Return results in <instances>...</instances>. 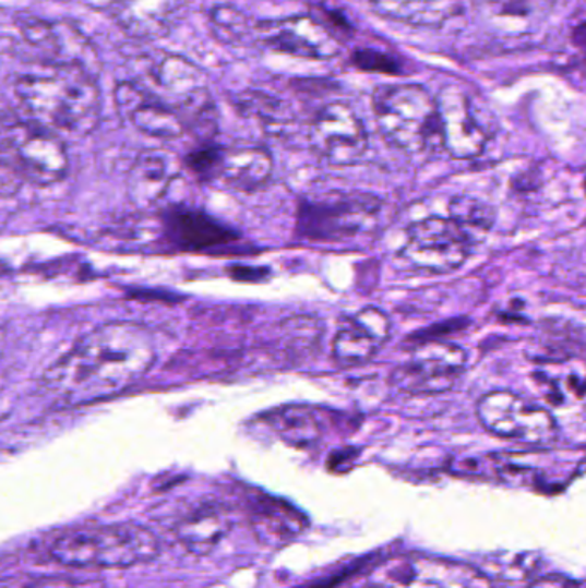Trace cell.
I'll return each instance as SVG.
<instances>
[{"label":"cell","mask_w":586,"mask_h":588,"mask_svg":"<svg viewBox=\"0 0 586 588\" xmlns=\"http://www.w3.org/2000/svg\"><path fill=\"white\" fill-rule=\"evenodd\" d=\"M391 333L393 322L387 313L367 307L343 322L332 341V357L340 367L364 365L376 357Z\"/></svg>","instance_id":"cell-17"},{"label":"cell","mask_w":586,"mask_h":588,"mask_svg":"<svg viewBox=\"0 0 586 588\" xmlns=\"http://www.w3.org/2000/svg\"><path fill=\"white\" fill-rule=\"evenodd\" d=\"M475 235L453 216H430L415 220L406 231L400 255L421 273H456L469 259Z\"/></svg>","instance_id":"cell-9"},{"label":"cell","mask_w":586,"mask_h":588,"mask_svg":"<svg viewBox=\"0 0 586 588\" xmlns=\"http://www.w3.org/2000/svg\"><path fill=\"white\" fill-rule=\"evenodd\" d=\"M356 588H492L468 564L432 557H394L372 569Z\"/></svg>","instance_id":"cell-11"},{"label":"cell","mask_w":586,"mask_h":588,"mask_svg":"<svg viewBox=\"0 0 586 588\" xmlns=\"http://www.w3.org/2000/svg\"><path fill=\"white\" fill-rule=\"evenodd\" d=\"M250 519L260 542L271 548L286 545L308 527L303 513L274 497H260L251 507Z\"/></svg>","instance_id":"cell-23"},{"label":"cell","mask_w":586,"mask_h":588,"mask_svg":"<svg viewBox=\"0 0 586 588\" xmlns=\"http://www.w3.org/2000/svg\"><path fill=\"white\" fill-rule=\"evenodd\" d=\"M113 100L119 115L151 139L178 140L187 133V121L175 107L167 106L131 80L116 86Z\"/></svg>","instance_id":"cell-16"},{"label":"cell","mask_w":586,"mask_h":588,"mask_svg":"<svg viewBox=\"0 0 586 588\" xmlns=\"http://www.w3.org/2000/svg\"><path fill=\"white\" fill-rule=\"evenodd\" d=\"M160 540L134 521L76 528L57 537L50 556L69 568L124 569L154 561Z\"/></svg>","instance_id":"cell-3"},{"label":"cell","mask_w":586,"mask_h":588,"mask_svg":"<svg viewBox=\"0 0 586 588\" xmlns=\"http://www.w3.org/2000/svg\"><path fill=\"white\" fill-rule=\"evenodd\" d=\"M2 154L5 166L37 187H52L68 175L69 155L56 131L37 122L4 121Z\"/></svg>","instance_id":"cell-8"},{"label":"cell","mask_w":586,"mask_h":588,"mask_svg":"<svg viewBox=\"0 0 586 588\" xmlns=\"http://www.w3.org/2000/svg\"><path fill=\"white\" fill-rule=\"evenodd\" d=\"M274 158L262 145L223 146L217 178L227 187L243 193H253L271 181Z\"/></svg>","instance_id":"cell-21"},{"label":"cell","mask_w":586,"mask_h":588,"mask_svg":"<svg viewBox=\"0 0 586 588\" xmlns=\"http://www.w3.org/2000/svg\"><path fill=\"white\" fill-rule=\"evenodd\" d=\"M528 588H574V584L564 576L550 575L538 578Z\"/></svg>","instance_id":"cell-32"},{"label":"cell","mask_w":586,"mask_h":588,"mask_svg":"<svg viewBox=\"0 0 586 588\" xmlns=\"http://www.w3.org/2000/svg\"><path fill=\"white\" fill-rule=\"evenodd\" d=\"M164 226L167 241L181 252H217L238 241V235L223 223L205 212L182 205L167 211Z\"/></svg>","instance_id":"cell-18"},{"label":"cell","mask_w":586,"mask_h":588,"mask_svg":"<svg viewBox=\"0 0 586 588\" xmlns=\"http://www.w3.org/2000/svg\"><path fill=\"white\" fill-rule=\"evenodd\" d=\"M182 0H112L109 14L113 23L134 40L152 41L175 29Z\"/></svg>","instance_id":"cell-19"},{"label":"cell","mask_w":586,"mask_h":588,"mask_svg":"<svg viewBox=\"0 0 586 588\" xmlns=\"http://www.w3.org/2000/svg\"><path fill=\"white\" fill-rule=\"evenodd\" d=\"M157 360L154 337L136 322H107L74 343L41 377L65 406L101 401L142 381Z\"/></svg>","instance_id":"cell-1"},{"label":"cell","mask_w":586,"mask_h":588,"mask_svg":"<svg viewBox=\"0 0 586 588\" xmlns=\"http://www.w3.org/2000/svg\"><path fill=\"white\" fill-rule=\"evenodd\" d=\"M468 367V353L451 341L429 339L412 349L411 357L394 369L393 384L411 396L450 393Z\"/></svg>","instance_id":"cell-10"},{"label":"cell","mask_w":586,"mask_h":588,"mask_svg":"<svg viewBox=\"0 0 586 588\" xmlns=\"http://www.w3.org/2000/svg\"><path fill=\"white\" fill-rule=\"evenodd\" d=\"M439 130L445 151L457 160L480 157L489 143V133L475 115L468 95L456 85L444 86L436 95Z\"/></svg>","instance_id":"cell-15"},{"label":"cell","mask_w":586,"mask_h":588,"mask_svg":"<svg viewBox=\"0 0 586 588\" xmlns=\"http://www.w3.org/2000/svg\"><path fill=\"white\" fill-rule=\"evenodd\" d=\"M208 23L218 44L247 47L256 41V23L235 5H215L208 13Z\"/></svg>","instance_id":"cell-26"},{"label":"cell","mask_w":586,"mask_h":588,"mask_svg":"<svg viewBox=\"0 0 586 588\" xmlns=\"http://www.w3.org/2000/svg\"><path fill=\"white\" fill-rule=\"evenodd\" d=\"M239 107L251 118L259 119L260 124L274 134L286 133L296 121L291 106L263 92H248L239 98Z\"/></svg>","instance_id":"cell-28"},{"label":"cell","mask_w":586,"mask_h":588,"mask_svg":"<svg viewBox=\"0 0 586 588\" xmlns=\"http://www.w3.org/2000/svg\"><path fill=\"white\" fill-rule=\"evenodd\" d=\"M23 40L40 56L45 65H77L97 76L100 58L94 45L76 26L23 14L16 20Z\"/></svg>","instance_id":"cell-13"},{"label":"cell","mask_w":586,"mask_h":588,"mask_svg":"<svg viewBox=\"0 0 586 588\" xmlns=\"http://www.w3.org/2000/svg\"><path fill=\"white\" fill-rule=\"evenodd\" d=\"M97 581H83L68 578V576H47L40 580L26 581L17 588H98Z\"/></svg>","instance_id":"cell-31"},{"label":"cell","mask_w":586,"mask_h":588,"mask_svg":"<svg viewBox=\"0 0 586 588\" xmlns=\"http://www.w3.org/2000/svg\"><path fill=\"white\" fill-rule=\"evenodd\" d=\"M179 175L175 155L164 151H143L134 158L125 178V193L137 211H148L160 202Z\"/></svg>","instance_id":"cell-20"},{"label":"cell","mask_w":586,"mask_h":588,"mask_svg":"<svg viewBox=\"0 0 586 588\" xmlns=\"http://www.w3.org/2000/svg\"><path fill=\"white\" fill-rule=\"evenodd\" d=\"M272 425L287 444L310 447L320 439V425L315 413L307 406H286L272 417Z\"/></svg>","instance_id":"cell-27"},{"label":"cell","mask_w":586,"mask_h":588,"mask_svg":"<svg viewBox=\"0 0 586 588\" xmlns=\"http://www.w3.org/2000/svg\"><path fill=\"white\" fill-rule=\"evenodd\" d=\"M256 41L277 52L319 61L336 58L343 49L336 32L315 16L259 21Z\"/></svg>","instance_id":"cell-14"},{"label":"cell","mask_w":586,"mask_h":588,"mask_svg":"<svg viewBox=\"0 0 586 588\" xmlns=\"http://www.w3.org/2000/svg\"><path fill=\"white\" fill-rule=\"evenodd\" d=\"M534 381L543 398L564 408L586 398V363L579 360L542 361L534 372Z\"/></svg>","instance_id":"cell-24"},{"label":"cell","mask_w":586,"mask_h":588,"mask_svg":"<svg viewBox=\"0 0 586 588\" xmlns=\"http://www.w3.org/2000/svg\"><path fill=\"white\" fill-rule=\"evenodd\" d=\"M480 425L490 434L528 446L558 443L559 423L547 406L538 405L510 389H495L480 396L475 406Z\"/></svg>","instance_id":"cell-7"},{"label":"cell","mask_w":586,"mask_h":588,"mask_svg":"<svg viewBox=\"0 0 586 588\" xmlns=\"http://www.w3.org/2000/svg\"><path fill=\"white\" fill-rule=\"evenodd\" d=\"M373 115L385 142L406 154H421L441 140L436 98L423 86L400 83L376 88Z\"/></svg>","instance_id":"cell-4"},{"label":"cell","mask_w":586,"mask_h":588,"mask_svg":"<svg viewBox=\"0 0 586 588\" xmlns=\"http://www.w3.org/2000/svg\"><path fill=\"white\" fill-rule=\"evenodd\" d=\"M573 44L586 56V21L576 26L573 32Z\"/></svg>","instance_id":"cell-33"},{"label":"cell","mask_w":586,"mask_h":588,"mask_svg":"<svg viewBox=\"0 0 586 588\" xmlns=\"http://www.w3.org/2000/svg\"><path fill=\"white\" fill-rule=\"evenodd\" d=\"M379 212L381 203L369 195L331 191L325 195L304 196L298 208L296 229L307 240H351L375 226Z\"/></svg>","instance_id":"cell-6"},{"label":"cell","mask_w":586,"mask_h":588,"mask_svg":"<svg viewBox=\"0 0 586 588\" xmlns=\"http://www.w3.org/2000/svg\"><path fill=\"white\" fill-rule=\"evenodd\" d=\"M131 82L167 106L175 107L187 124L211 121L214 112L206 77L199 65L178 53H143L130 68Z\"/></svg>","instance_id":"cell-5"},{"label":"cell","mask_w":586,"mask_h":588,"mask_svg":"<svg viewBox=\"0 0 586 588\" xmlns=\"http://www.w3.org/2000/svg\"><path fill=\"white\" fill-rule=\"evenodd\" d=\"M308 142L331 166L360 163L369 151V133L360 116L344 101H331L316 112L308 128Z\"/></svg>","instance_id":"cell-12"},{"label":"cell","mask_w":586,"mask_h":588,"mask_svg":"<svg viewBox=\"0 0 586 588\" xmlns=\"http://www.w3.org/2000/svg\"><path fill=\"white\" fill-rule=\"evenodd\" d=\"M356 68L372 73L399 74V64L396 59L379 50L361 49L352 53Z\"/></svg>","instance_id":"cell-30"},{"label":"cell","mask_w":586,"mask_h":588,"mask_svg":"<svg viewBox=\"0 0 586 588\" xmlns=\"http://www.w3.org/2000/svg\"><path fill=\"white\" fill-rule=\"evenodd\" d=\"M232 516L227 507L208 503L196 507L176 525L179 544L196 557H205L214 552L232 528Z\"/></svg>","instance_id":"cell-22"},{"label":"cell","mask_w":586,"mask_h":588,"mask_svg":"<svg viewBox=\"0 0 586 588\" xmlns=\"http://www.w3.org/2000/svg\"><path fill=\"white\" fill-rule=\"evenodd\" d=\"M220 154H223V146H202L199 151L191 152L188 155L187 166L190 167L191 172L202 176V178H217Z\"/></svg>","instance_id":"cell-29"},{"label":"cell","mask_w":586,"mask_h":588,"mask_svg":"<svg viewBox=\"0 0 586 588\" xmlns=\"http://www.w3.org/2000/svg\"><path fill=\"white\" fill-rule=\"evenodd\" d=\"M376 13L400 23L441 26L459 11L457 0H370Z\"/></svg>","instance_id":"cell-25"},{"label":"cell","mask_w":586,"mask_h":588,"mask_svg":"<svg viewBox=\"0 0 586 588\" xmlns=\"http://www.w3.org/2000/svg\"><path fill=\"white\" fill-rule=\"evenodd\" d=\"M45 70L21 74L14 82V94L29 121L76 136L97 130L101 116L97 76L77 65H47Z\"/></svg>","instance_id":"cell-2"}]
</instances>
